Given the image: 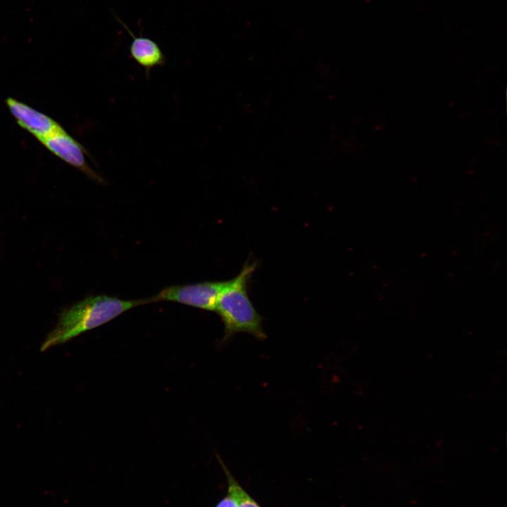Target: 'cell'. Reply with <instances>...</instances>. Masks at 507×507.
<instances>
[{
	"label": "cell",
	"instance_id": "cell-7",
	"mask_svg": "<svg viewBox=\"0 0 507 507\" xmlns=\"http://www.w3.org/2000/svg\"><path fill=\"white\" fill-rule=\"evenodd\" d=\"M217 457L219 463L222 465L227 480V489L230 490L233 493L237 501V507H261L260 505L236 481L219 456H217Z\"/></svg>",
	"mask_w": 507,
	"mask_h": 507
},
{
	"label": "cell",
	"instance_id": "cell-8",
	"mask_svg": "<svg viewBox=\"0 0 507 507\" xmlns=\"http://www.w3.org/2000/svg\"><path fill=\"white\" fill-rule=\"evenodd\" d=\"M237 501L233 493L227 489V493L219 502L215 505V507H237Z\"/></svg>",
	"mask_w": 507,
	"mask_h": 507
},
{
	"label": "cell",
	"instance_id": "cell-1",
	"mask_svg": "<svg viewBox=\"0 0 507 507\" xmlns=\"http://www.w3.org/2000/svg\"><path fill=\"white\" fill-rule=\"evenodd\" d=\"M153 302L151 298L123 300L106 295L89 296L63 311L40 350L64 344L75 337L104 325L134 307Z\"/></svg>",
	"mask_w": 507,
	"mask_h": 507
},
{
	"label": "cell",
	"instance_id": "cell-4",
	"mask_svg": "<svg viewBox=\"0 0 507 507\" xmlns=\"http://www.w3.org/2000/svg\"><path fill=\"white\" fill-rule=\"evenodd\" d=\"M56 156L78 169L91 180L105 184V180L88 165L85 155L90 156L86 149L69 135L63 128L41 142Z\"/></svg>",
	"mask_w": 507,
	"mask_h": 507
},
{
	"label": "cell",
	"instance_id": "cell-2",
	"mask_svg": "<svg viewBox=\"0 0 507 507\" xmlns=\"http://www.w3.org/2000/svg\"><path fill=\"white\" fill-rule=\"evenodd\" d=\"M256 263L247 261L239 273L227 284L221 292L215 311L224 323L223 342L239 332H246L259 339L266 337L262 318L252 303L247 284Z\"/></svg>",
	"mask_w": 507,
	"mask_h": 507
},
{
	"label": "cell",
	"instance_id": "cell-3",
	"mask_svg": "<svg viewBox=\"0 0 507 507\" xmlns=\"http://www.w3.org/2000/svg\"><path fill=\"white\" fill-rule=\"evenodd\" d=\"M227 281L173 285L151 297L153 302L175 301L203 310L215 311L219 296Z\"/></svg>",
	"mask_w": 507,
	"mask_h": 507
},
{
	"label": "cell",
	"instance_id": "cell-6",
	"mask_svg": "<svg viewBox=\"0 0 507 507\" xmlns=\"http://www.w3.org/2000/svg\"><path fill=\"white\" fill-rule=\"evenodd\" d=\"M123 27L130 35L132 39L130 45V57L145 70L149 77L152 68L165 64L166 58L159 45L153 39L141 36H135L129 27L120 19Z\"/></svg>",
	"mask_w": 507,
	"mask_h": 507
},
{
	"label": "cell",
	"instance_id": "cell-5",
	"mask_svg": "<svg viewBox=\"0 0 507 507\" xmlns=\"http://www.w3.org/2000/svg\"><path fill=\"white\" fill-rule=\"evenodd\" d=\"M6 104L18 125L40 142L62 129L48 115L18 100L8 98Z\"/></svg>",
	"mask_w": 507,
	"mask_h": 507
}]
</instances>
